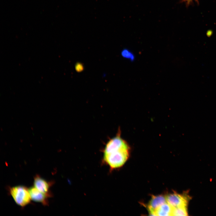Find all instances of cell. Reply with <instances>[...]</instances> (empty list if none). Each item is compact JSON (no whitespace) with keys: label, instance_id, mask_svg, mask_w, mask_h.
<instances>
[{"label":"cell","instance_id":"1","mask_svg":"<svg viewBox=\"0 0 216 216\" xmlns=\"http://www.w3.org/2000/svg\"><path fill=\"white\" fill-rule=\"evenodd\" d=\"M130 147L120 135H117L106 143L103 150L102 161L110 171L122 166L129 156Z\"/></svg>","mask_w":216,"mask_h":216},{"label":"cell","instance_id":"2","mask_svg":"<svg viewBox=\"0 0 216 216\" xmlns=\"http://www.w3.org/2000/svg\"><path fill=\"white\" fill-rule=\"evenodd\" d=\"M9 192L16 203L24 207L31 203V198L28 188L21 185L9 188Z\"/></svg>","mask_w":216,"mask_h":216},{"label":"cell","instance_id":"3","mask_svg":"<svg viewBox=\"0 0 216 216\" xmlns=\"http://www.w3.org/2000/svg\"><path fill=\"white\" fill-rule=\"evenodd\" d=\"M166 202L173 208L180 206H187L190 200L186 194L174 193L167 195Z\"/></svg>","mask_w":216,"mask_h":216},{"label":"cell","instance_id":"4","mask_svg":"<svg viewBox=\"0 0 216 216\" xmlns=\"http://www.w3.org/2000/svg\"><path fill=\"white\" fill-rule=\"evenodd\" d=\"M53 183V182L46 181L38 175H37L34 177V186L49 197L52 196V194L50 190V188Z\"/></svg>","mask_w":216,"mask_h":216},{"label":"cell","instance_id":"5","mask_svg":"<svg viewBox=\"0 0 216 216\" xmlns=\"http://www.w3.org/2000/svg\"><path fill=\"white\" fill-rule=\"evenodd\" d=\"M166 202V197L163 195L153 196L148 206L149 214L151 215L156 216V210Z\"/></svg>","mask_w":216,"mask_h":216},{"label":"cell","instance_id":"6","mask_svg":"<svg viewBox=\"0 0 216 216\" xmlns=\"http://www.w3.org/2000/svg\"><path fill=\"white\" fill-rule=\"evenodd\" d=\"M31 200L41 203L44 206H48V198L47 195L38 190L34 186L28 188Z\"/></svg>","mask_w":216,"mask_h":216},{"label":"cell","instance_id":"7","mask_svg":"<svg viewBox=\"0 0 216 216\" xmlns=\"http://www.w3.org/2000/svg\"><path fill=\"white\" fill-rule=\"evenodd\" d=\"M173 207L167 202L163 204L156 210V216H172Z\"/></svg>","mask_w":216,"mask_h":216},{"label":"cell","instance_id":"8","mask_svg":"<svg viewBox=\"0 0 216 216\" xmlns=\"http://www.w3.org/2000/svg\"><path fill=\"white\" fill-rule=\"evenodd\" d=\"M188 214L187 206H180L173 208L172 216H185Z\"/></svg>","mask_w":216,"mask_h":216},{"label":"cell","instance_id":"9","mask_svg":"<svg viewBox=\"0 0 216 216\" xmlns=\"http://www.w3.org/2000/svg\"><path fill=\"white\" fill-rule=\"evenodd\" d=\"M121 54L122 57L131 62L134 61L135 59V55L130 50L124 48L121 51Z\"/></svg>","mask_w":216,"mask_h":216},{"label":"cell","instance_id":"10","mask_svg":"<svg viewBox=\"0 0 216 216\" xmlns=\"http://www.w3.org/2000/svg\"><path fill=\"white\" fill-rule=\"evenodd\" d=\"M84 66L80 63H77L75 65V69L77 72H81L84 69Z\"/></svg>","mask_w":216,"mask_h":216}]
</instances>
